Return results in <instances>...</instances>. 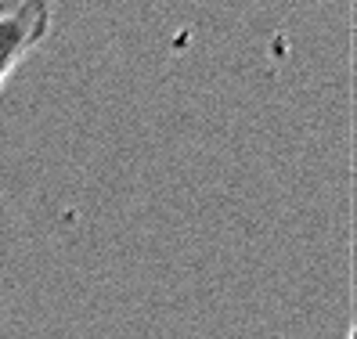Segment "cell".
Returning a JSON list of instances; mask_svg holds the SVG:
<instances>
[{"mask_svg": "<svg viewBox=\"0 0 357 339\" xmlns=\"http://www.w3.org/2000/svg\"><path fill=\"white\" fill-rule=\"evenodd\" d=\"M18 4H26V0H0V15H8V11H15Z\"/></svg>", "mask_w": 357, "mask_h": 339, "instance_id": "7a4b0ae2", "label": "cell"}, {"mask_svg": "<svg viewBox=\"0 0 357 339\" xmlns=\"http://www.w3.org/2000/svg\"><path fill=\"white\" fill-rule=\"evenodd\" d=\"M347 339H357V332H354V329H350V332H347Z\"/></svg>", "mask_w": 357, "mask_h": 339, "instance_id": "3957f363", "label": "cell"}, {"mask_svg": "<svg viewBox=\"0 0 357 339\" xmlns=\"http://www.w3.org/2000/svg\"><path fill=\"white\" fill-rule=\"evenodd\" d=\"M51 18V0H26L15 11L0 15V91L8 76L22 66V58L47 40Z\"/></svg>", "mask_w": 357, "mask_h": 339, "instance_id": "6da1fadb", "label": "cell"}]
</instances>
